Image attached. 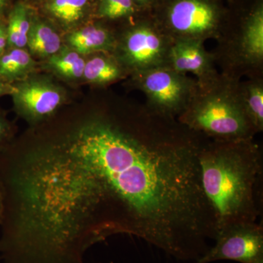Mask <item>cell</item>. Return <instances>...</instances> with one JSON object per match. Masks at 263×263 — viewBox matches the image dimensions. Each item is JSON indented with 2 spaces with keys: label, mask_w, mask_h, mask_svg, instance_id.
<instances>
[{
  "label": "cell",
  "mask_w": 263,
  "mask_h": 263,
  "mask_svg": "<svg viewBox=\"0 0 263 263\" xmlns=\"http://www.w3.org/2000/svg\"><path fill=\"white\" fill-rule=\"evenodd\" d=\"M27 46L34 56L49 58L61 49L62 40L51 26L35 19L31 24Z\"/></svg>",
  "instance_id": "13"
},
{
  "label": "cell",
  "mask_w": 263,
  "mask_h": 263,
  "mask_svg": "<svg viewBox=\"0 0 263 263\" xmlns=\"http://www.w3.org/2000/svg\"><path fill=\"white\" fill-rule=\"evenodd\" d=\"M3 215H4V195H3V187L0 182V226L3 222Z\"/></svg>",
  "instance_id": "23"
},
{
  "label": "cell",
  "mask_w": 263,
  "mask_h": 263,
  "mask_svg": "<svg viewBox=\"0 0 263 263\" xmlns=\"http://www.w3.org/2000/svg\"><path fill=\"white\" fill-rule=\"evenodd\" d=\"M116 30L113 53L129 73L168 65L173 42L151 12L144 11Z\"/></svg>",
  "instance_id": "5"
},
{
  "label": "cell",
  "mask_w": 263,
  "mask_h": 263,
  "mask_svg": "<svg viewBox=\"0 0 263 263\" xmlns=\"http://www.w3.org/2000/svg\"><path fill=\"white\" fill-rule=\"evenodd\" d=\"M214 51L223 75L263 76V0H230Z\"/></svg>",
  "instance_id": "2"
},
{
  "label": "cell",
  "mask_w": 263,
  "mask_h": 263,
  "mask_svg": "<svg viewBox=\"0 0 263 263\" xmlns=\"http://www.w3.org/2000/svg\"><path fill=\"white\" fill-rule=\"evenodd\" d=\"M15 129L4 112L0 110V154L13 143Z\"/></svg>",
  "instance_id": "19"
},
{
  "label": "cell",
  "mask_w": 263,
  "mask_h": 263,
  "mask_svg": "<svg viewBox=\"0 0 263 263\" xmlns=\"http://www.w3.org/2000/svg\"><path fill=\"white\" fill-rule=\"evenodd\" d=\"M236 95L242 110L256 133L263 130V76L238 81Z\"/></svg>",
  "instance_id": "12"
},
{
  "label": "cell",
  "mask_w": 263,
  "mask_h": 263,
  "mask_svg": "<svg viewBox=\"0 0 263 263\" xmlns=\"http://www.w3.org/2000/svg\"><path fill=\"white\" fill-rule=\"evenodd\" d=\"M48 13L65 27H76L87 16L91 0H48Z\"/></svg>",
  "instance_id": "15"
},
{
  "label": "cell",
  "mask_w": 263,
  "mask_h": 263,
  "mask_svg": "<svg viewBox=\"0 0 263 263\" xmlns=\"http://www.w3.org/2000/svg\"><path fill=\"white\" fill-rule=\"evenodd\" d=\"M69 48L81 54L99 52L113 53L116 46V30L108 23L100 20L72 31L67 38Z\"/></svg>",
  "instance_id": "10"
},
{
  "label": "cell",
  "mask_w": 263,
  "mask_h": 263,
  "mask_svg": "<svg viewBox=\"0 0 263 263\" xmlns=\"http://www.w3.org/2000/svg\"><path fill=\"white\" fill-rule=\"evenodd\" d=\"M135 5L143 11L151 12L158 4L160 0H131Z\"/></svg>",
  "instance_id": "20"
},
{
  "label": "cell",
  "mask_w": 263,
  "mask_h": 263,
  "mask_svg": "<svg viewBox=\"0 0 263 263\" xmlns=\"http://www.w3.org/2000/svg\"><path fill=\"white\" fill-rule=\"evenodd\" d=\"M204 192L215 212L217 231L254 222L262 212V147L254 139H208L198 155Z\"/></svg>",
  "instance_id": "1"
},
{
  "label": "cell",
  "mask_w": 263,
  "mask_h": 263,
  "mask_svg": "<svg viewBox=\"0 0 263 263\" xmlns=\"http://www.w3.org/2000/svg\"><path fill=\"white\" fill-rule=\"evenodd\" d=\"M85 63L83 78L89 84L106 86L130 76L129 71L111 52L92 54Z\"/></svg>",
  "instance_id": "11"
},
{
  "label": "cell",
  "mask_w": 263,
  "mask_h": 263,
  "mask_svg": "<svg viewBox=\"0 0 263 263\" xmlns=\"http://www.w3.org/2000/svg\"><path fill=\"white\" fill-rule=\"evenodd\" d=\"M86 61L81 54L69 47H62L48 58V68L57 76L67 80H77L83 77Z\"/></svg>",
  "instance_id": "17"
},
{
  "label": "cell",
  "mask_w": 263,
  "mask_h": 263,
  "mask_svg": "<svg viewBox=\"0 0 263 263\" xmlns=\"http://www.w3.org/2000/svg\"><path fill=\"white\" fill-rule=\"evenodd\" d=\"M8 49V34L6 24L0 18V56Z\"/></svg>",
  "instance_id": "21"
},
{
  "label": "cell",
  "mask_w": 263,
  "mask_h": 263,
  "mask_svg": "<svg viewBox=\"0 0 263 263\" xmlns=\"http://www.w3.org/2000/svg\"><path fill=\"white\" fill-rule=\"evenodd\" d=\"M216 245L195 263L234 260L240 263H263L262 223L238 222L221 227Z\"/></svg>",
  "instance_id": "8"
},
{
  "label": "cell",
  "mask_w": 263,
  "mask_h": 263,
  "mask_svg": "<svg viewBox=\"0 0 263 263\" xmlns=\"http://www.w3.org/2000/svg\"><path fill=\"white\" fill-rule=\"evenodd\" d=\"M129 85L146 98V105L162 117L177 119L197 89L196 79L168 67L140 71L130 75Z\"/></svg>",
  "instance_id": "6"
},
{
  "label": "cell",
  "mask_w": 263,
  "mask_h": 263,
  "mask_svg": "<svg viewBox=\"0 0 263 263\" xmlns=\"http://www.w3.org/2000/svg\"><path fill=\"white\" fill-rule=\"evenodd\" d=\"M12 91V85L5 82L0 78V98L5 95H10Z\"/></svg>",
  "instance_id": "22"
},
{
  "label": "cell",
  "mask_w": 263,
  "mask_h": 263,
  "mask_svg": "<svg viewBox=\"0 0 263 263\" xmlns=\"http://www.w3.org/2000/svg\"><path fill=\"white\" fill-rule=\"evenodd\" d=\"M31 17L28 8L18 3L10 13L6 25L8 48H24L27 46Z\"/></svg>",
  "instance_id": "18"
},
{
  "label": "cell",
  "mask_w": 263,
  "mask_h": 263,
  "mask_svg": "<svg viewBox=\"0 0 263 263\" xmlns=\"http://www.w3.org/2000/svg\"><path fill=\"white\" fill-rule=\"evenodd\" d=\"M35 62L24 48H8L0 56V78L12 84L28 77Z\"/></svg>",
  "instance_id": "14"
},
{
  "label": "cell",
  "mask_w": 263,
  "mask_h": 263,
  "mask_svg": "<svg viewBox=\"0 0 263 263\" xmlns=\"http://www.w3.org/2000/svg\"><path fill=\"white\" fill-rule=\"evenodd\" d=\"M143 12L131 0H95V16L108 24L121 25Z\"/></svg>",
  "instance_id": "16"
},
{
  "label": "cell",
  "mask_w": 263,
  "mask_h": 263,
  "mask_svg": "<svg viewBox=\"0 0 263 263\" xmlns=\"http://www.w3.org/2000/svg\"><path fill=\"white\" fill-rule=\"evenodd\" d=\"M167 67L181 73H193L198 85L209 84L220 74L212 52L208 51L200 41L173 43Z\"/></svg>",
  "instance_id": "9"
},
{
  "label": "cell",
  "mask_w": 263,
  "mask_h": 263,
  "mask_svg": "<svg viewBox=\"0 0 263 263\" xmlns=\"http://www.w3.org/2000/svg\"><path fill=\"white\" fill-rule=\"evenodd\" d=\"M11 85L15 112L31 127L54 117L65 101L64 90L48 78L28 76Z\"/></svg>",
  "instance_id": "7"
},
{
  "label": "cell",
  "mask_w": 263,
  "mask_h": 263,
  "mask_svg": "<svg viewBox=\"0 0 263 263\" xmlns=\"http://www.w3.org/2000/svg\"><path fill=\"white\" fill-rule=\"evenodd\" d=\"M221 1L224 2H224H226L227 3V2L230 1V0H221Z\"/></svg>",
  "instance_id": "25"
},
{
  "label": "cell",
  "mask_w": 263,
  "mask_h": 263,
  "mask_svg": "<svg viewBox=\"0 0 263 263\" xmlns=\"http://www.w3.org/2000/svg\"><path fill=\"white\" fill-rule=\"evenodd\" d=\"M151 13L173 43H205L217 39L226 18V5L221 0H160Z\"/></svg>",
  "instance_id": "4"
},
{
  "label": "cell",
  "mask_w": 263,
  "mask_h": 263,
  "mask_svg": "<svg viewBox=\"0 0 263 263\" xmlns=\"http://www.w3.org/2000/svg\"><path fill=\"white\" fill-rule=\"evenodd\" d=\"M8 3V0H0V14H2L5 11Z\"/></svg>",
  "instance_id": "24"
},
{
  "label": "cell",
  "mask_w": 263,
  "mask_h": 263,
  "mask_svg": "<svg viewBox=\"0 0 263 263\" xmlns=\"http://www.w3.org/2000/svg\"><path fill=\"white\" fill-rule=\"evenodd\" d=\"M238 81L223 75L197 89L182 114L181 124L214 141L254 139L257 135L237 98Z\"/></svg>",
  "instance_id": "3"
}]
</instances>
